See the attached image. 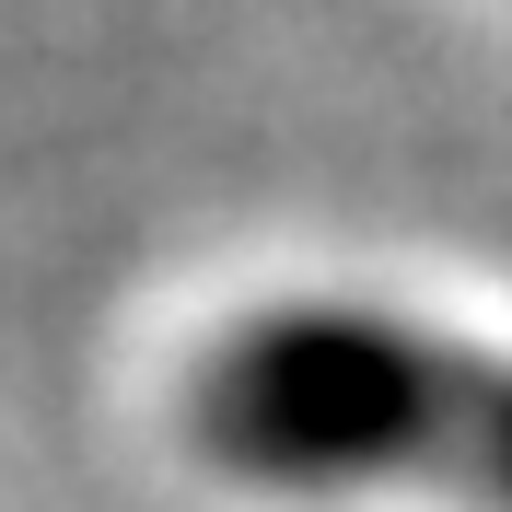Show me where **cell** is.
I'll return each mask as SVG.
<instances>
[{
    "label": "cell",
    "mask_w": 512,
    "mask_h": 512,
    "mask_svg": "<svg viewBox=\"0 0 512 512\" xmlns=\"http://www.w3.org/2000/svg\"><path fill=\"white\" fill-rule=\"evenodd\" d=\"M175 443L268 501L512 512V350L361 291H280L187 350Z\"/></svg>",
    "instance_id": "cell-1"
}]
</instances>
